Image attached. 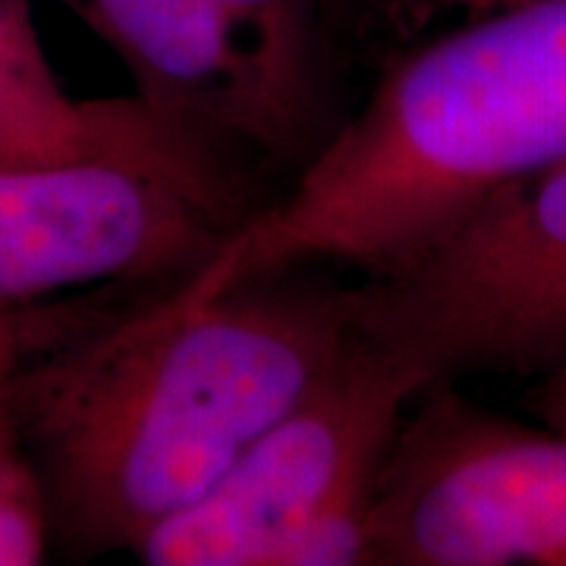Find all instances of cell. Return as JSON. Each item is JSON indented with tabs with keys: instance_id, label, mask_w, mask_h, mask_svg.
<instances>
[{
	"instance_id": "cell-1",
	"label": "cell",
	"mask_w": 566,
	"mask_h": 566,
	"mask_svg": "<svg viewBox=\"0 0 566 566\" xmlns=\"http://www.w3.org/2000/svg\"><path fill=\"white\" fill-rule=\"evenodd\" d=\"M227 249V245H223ZM223 249L126 296L7 387L54 535L136 554L303 400L353 337L349 286L230 281Z\"/></svg>"
},
{
	"instance_id": "cell-2",
	"label": "cell",
	"mask_w": 566,
	"mask_h": 566,
	"mask_svg": "<svg viewBox=\"0 0 566 566\" xmlns=\"http://www.w3.org/2000/svg\"><path fill=\"white\" fill-rule=\"evenodd\" d=\"M566 161V0L491 10L406 54L227 243V277L394 274Z\"/></svg>"
},
{
	"instance_id": "cell-3",
	"label": "cell",
	"mask_w": 566,
	"mask_h": 566,
	"mask_svg": "<svg viewBox=\"0 0 566 566\" xmlns=\"http://www.w3.org/2000/svg\"><path fill=\"white\" fill-rule=\"evenodd\" d=\"M422 390L397 356L353 331L322 381L136 557L148 566H368L378 479Z\"/></svg>"
},
{
	"instance_id": "cell-4",
	"label": "cell",
	"mask_w": 566,
	"mask_h": 566,
	"mask_svg": "<svg viewBox=\"0 0 566 566\" xmlns=\"http://www.w3.org/2000/svg\"><path fill=\"white\" fill-rule=\"evenodd\" d=\"M264 202L221 145L0 164V308L199 271Z\"/></svg>"
},
{
	"instance_id": "cell-5",
	"label": "cell",
	"mask_w": 566,
	"mask_h": 566,
	"mask_svg": "<svg viewBox=\"0 0 566 566\" xmlns=\"http://www.w3.org/2000/svg\"><path fill=\"white\" fill-rule=\"evenodd\" d=\"M353 331L422 381L566 365V161L394 274L349 283Z\"/></svg>"
},
{
	"instance_id": "cell-6",
	"label": "cell",
	"mask_w": 566,
	"mask_h": 566,
	"mask_svg": "<svg viewBox=\"0 0 566 566\" xmlns=\"http://www.w3.org/2000/svg\"><path fill=\"white\" fill-rule=\"evenodd\" d=\"M368 566H566V431L424 387L378 479Z\"/></svg>"
},
{
	"instance_id": "cell-7",
	"label": "cell",
	"mask_w": 566,
	"mask_h": 566,
	"mask_svg": "<svg viewBox=\"0 0 566 566\" xmlns=\"http://www.w3.org/2000/svg\"><path fill=\"white\" fill-rule=\"evenodd\" d=\"M126 63L139 98L218 145L245 136L214 0H57Z\"/></svg>"
},
{
	"instance_id": "cell-8",
	"label": "cell",
	"mask_w": 566,
	"mask_h": 566,
	"mask_svg": "<svg viewBox=\"0 0 566 566\" xmlns=\"http://www.w3.org/2000/svg\"><path fill=\"white\" fill-rule=\"evenodd\" d=\"M192 139L211 142L167 120L139 95L123 102L70 95L44 54L32 0H0V161H76Z\"/></svg>"
},
{
	"instance_id": "cell-9",
	"label": "cell",
	"mask_w": 566,
	"mask_h": 566,
	"mask_svg": "<svg viewBox=\"0 0 566 566\" xmlns=\"http://www.w3.org/2000/svg\"><path fill=\"white\" fill-rule=\"evenodd\" d=\"M315 7L318 0H214L249 145L300 164L331 133Z\"/></svg>"
},
{
	"instance_id": "cell-10",
	"label": "cell",
	"mask_w": 566,
	"mask_h": 566,
	"mask_svg": "<svg viewBox=\"0 0 566 566\" xmlns=\"http://www.w3.org/2000/svg\"><path fill=\"white\" fill-rule=\"evenodd\" d=\"M54 516L35 457L25 444L7 387L0 390V566L48 560Z\"/></svg>"
},
{
	"instance_id": "cell-11",
	"label": "cell",
	"mask_w": 566,
	"mask_h": 566,
	"mask_svg": "<svg viewBox=\"0 0 566 566\" xmlns=\"http://www.w3.org/2000/svg\"><path fill=\"white\" fill-rule=\"evenodd\" d=\"M142 290L151 286H102L88 290L85 296H61L48 303L0 308V390L10 387L22 368L82 334L85 327L102 322L126 296Z\"/></svg>"
},
{
	"instance_id": "cell-12",
	"label": "cell",
	"mask_w": 566,
	"mask_h": 566,
	"mask_svg": "<svg viewBox=\"0 0 566 566\" xmlns=\"http://www.w3.org/2000/svg\"><path fill=\"white\" fill-rule=\"evenodd\" d=\"M526 406L542 424L566 431V365L538 375V381L526 390Z\"/></svg>"
},
{
	"instance_id": "cell-13",
	"label": "cell",
	"mask_w": 566,
	"mask_h": 566,
	"mask_svg": "<svg viewBox=\"0 0 566 566\" xmlns=\"http://www.w3.org/2000/svg\"><path fill=\"white\" fill-rule=\"evenodd\" d=\"M387 10H397V13H453L460 10L465 17H482L491 10H504L513 3H523V0H381Z\"/></svg>"
},
{
	"instance_id": "cell-14",
	"label": "cell",
	"mask_w": 566,
	"mask_h": 566,
	"mask_svg": "<svg viewBox=\"0 0 566 566\" xmlns=\"http://www.w3.org/2000/svg\"><path fill=\"white\" fill-rule=\"evenodd\" d=\"M0 164H3V161H0Z\"/></svg>"
}]
</instances>
